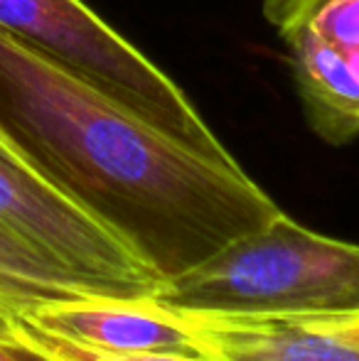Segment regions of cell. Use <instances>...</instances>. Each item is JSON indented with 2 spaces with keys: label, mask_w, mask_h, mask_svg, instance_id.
I'll list each match as a JSON object with an SVG mask.
<instances>
[{
  "label": "cell",
  "mask_w": 359,
  "mask_h": 361,
  "mask_svg": "<svg viewBox=\"0 0 359 361\" xmlns=\"http://www.w3.org/2000/svg\"><path fill=\"white\" fill-rule=\"evenodd\" d=\"M10 352L25 354L35 361H212L207 357H185V354H116L87 347L69 337L52 332L32 319L15 312V332Z\"/></svg>",
  "instance_id": "9c48e42d"
},
{
  "label": "cell",
  "mask_w": 359,
  "mask_h": 361,
  "mask_svg": "<svg viewBox=\"0 0 359 361\" xmlns=\"http://www.w3.org/2000/svg\"><path fill=\"white\" fill-rule=\"evenodd\" d=\"M0 140H3V143H8V140H5V138H3V135H0ZM8 145H10V143H8Z\"/></svg>",
  "instance_id": "7c38bea8"
},
{
  "label": "cell",
  "mask_w": 359,
  "mask_h": 361,
  "mask_svg": "<svg viewBox=\"0 0 359 361\" xmlns=\"http://www.w3.org/2000/svg\"><path fill=\"white\" fill-rule=\"evenodd\" d=\"M195 314H359V243L300 226L286 212L153 295Z\"/></svg>",
  "instance_id": "7a4b0ae2"
},
{
  "label": "cell",
  "mask_w": 359,
  "mask_h": 361,
  "mask_svg": "<svg viewBox=\"0 0 359 361\" xmlns=\"http://www.w3.org/2000/svg\"><path fill=\"white\" fill-rule=\"evenodd\" d=\"M0 30L178 138L214 155H231L178 81L84 0H0Z\"/></svg>",
  "instance_id": "3957f363"
},
{
  "label": "cell",
  "mask_w": 359,
  "mask_h": 361,
  "mask_svg": "<svg viewBox=\"0 0 359 361\" xmlns=\"http://www.w3.org/2000/svg\"><path fill=\"white\" fill-rule=\"evenodd\" d=\"M182 314L212 361H359V314Z\"/></svg>",
  "instance_id": "8992f818"
},
{
  "label": "cell",
  "mask_w": 359,
  "mask_h": 361,
  "mask_svg": "<svg viewBox=\"0 0 359 361\" xmlns=\"http://www.w3.org/2000/svg\"><path fill=\"white\" fill-rule=\"evenodd\" d=\"M308 126L330 145L359 138V0H264Z\"/></svg>",
  "instance_id": "5b68a950"
},
{
  "label": "cell",
  "mask_w": 359,
  "mask_h": 361,
  "mask_svg": "<svg viewBox=\"0 0 359 361\" xmlns=\"http://www.w3.org/2000/svg\"><path fill=\"white\" fill-rule=\"evenodd\" d=\"M104 298L59 261L0 226V300L20 312L74 300Z\"/></svg>",
  "instance_id": "ba28073f"
},
{
  "label": "cell",
  "mask_w": 359,
  "mask_h": 361,
  "mask_svg": "<svg viewBox=\"0 0 359 361\" xmlns=\"http://www.w3.org/2000/svg\"><path fill=\"white\" fill-rule=\"evenodd\" d=\"M20 314L104 352L202 357L185 314L155 298H87L20 310Z\"/></svg>",
  "instance_id": "52a82bcc"
},
{
  "label": "cell",
  "mask_w": 359,
  "mask_h": 361,
  "mask_svg": "<svg viewBox=\"0 0 359 361\" xmlns=\"http://www.w3.org/2000/svg\"><path fill=\"white\" fill-rule=\"evenodd\" d=\"M0 135L163 283L283 212L234 155L178 138L5 30Z\"/></svg>",
  "instance_id": "6da1fadb"
},
{
  "label": "cell",
  "mask_w": 359,
  "mask_h": 361,
  "mask_svg": "<svg viewBox=\"0 0 359 361\" xmlns=\"http://www.w3.org/2000/svg\"><path fill=\"white\" fill-rule=\"evenodd\" d=\"M0 361H35V359H30V357H25V354L10 352V349L0 347Z\"/></svg>",
  "instance_id": "8fae6325"
},
{
  "label": "cell",
  "mask_w": 359,
  "mask_h": 361,
  "mask_svg": "<svg viewBox=\"0 0 359 361\" xmlns=\"http://www.w3.org/2000/svg\"><path fill=\"white\" fill-rule=\"evenodd\" d=\"M0 226L52 256L104 298H153L163 286L104 224L3 140Z\"/></svg>",
  "instance_id": "277c9868"
},
{
  "label": "cell",
  "mask_w": 359,
  "mask_h": 361,
  "mask_svg": "<svg viewBox=\"0 0 359 361\" xmlns=\"http://www.w3.org/2000/svg\"><path fill=\"white\" fill-rule=\"evenodd\" d=\"M15 332V310L0 300V347L10 349Z\"/></svg>",
  "instance_id": "30bf717a"
}]
</instances>
